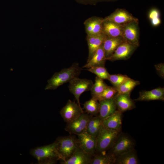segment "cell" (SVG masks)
I'll return each mask as SVG.
<instances>
[{"mask_svg": "<svg viewBox=\"0 0 164 164\" xmlns=\"http://www.w3.org/2000/svg\"><path fill=\"white\" fill-rule=\"evenodd\" d=\"M117 93L116 87L108 86L101 94L94 98L98 101L109 99L114 97Z\"/></svg>", "mask_w": 164, "mask_h": 164, "instance_id": "obj_28", "label": "cell"}, {"mask_svg": "<svg viewBox=\"0 0 164 164\" xmlns=\"http://www.w3.org/2000/svg\"><path fill=\"white\" fill-rule=\"evenodd\" d=\"M83 112L81 106L69 99L61 110L60 114L64 121L68 124L77 118Z\"/></svg>", "mask_w": 164, "mask_h": 164, "instance_id": "obj_7", "label": "cell"}, {"mask_svg": "<svg viewBox=\"0 0 164 164\" xmlns=\"http://www.w3.org/2000/svg\"><path fill=\"white\" fill-rule=\"evenodd\" d=\"M108 86L103 80L96 76L95 83L91 91L92 97L95 98L101 94Z\"/></svg>", "mask_w": 164, "mask_h": 164, "instance_id": "obj_27", "label": "cell"}, {"mask_svg": "<svg viewBox=\"0 0 164 164\" xmlns=\"http://www.w3.org/2000/svg\"><path fill=\"white\" fill-rule=\"evenodd\" d=\"M83 105L84 108L87 114L93 116L98 115L100 104L96 99L92 97L90 100L86 101Z\"/></svg>", "mask_w": 164, "mask_h": 164, "instance_id": "obj_26", "label": "cell"}, {"mask_svg": "<svg viewBox=\"0 0 164 164\" xmlns=\"http://www.w3.org/2000/svg\"><path fill=\"white\" fill-rule=\"evenodd\" d=\"M127 75L121 74H110L108 80L114 87H116L130 79Z\"/></svg>", "mask_w": 164, "mask_h": 164, "instance_id": "obj_29", "label": "cell"}, {"mask_svg": "<svg viewBox=\"0 0 164 164\" xmlns=\"http://www.w3.org/2000/svg\"><path fill=\"white\" fill-rule=\"evenodd\" d=\"M138 46L124 41L116 48L113 53L106 60L114 61L126 60L132 55Z\"/></svg>", "mask_w": 164, "mask_h": 164, "instance_id": "obj_9", "label": "cell"}, {"mask_svg": "<svg viewBox=\"0 0 164 164\" xmlns=\"http://www.w3.org/2000/svg\"><path fill=\"white\" fill-rule=\"evenodd\" d=\"M57 151L63 161L69 159L80 146L78 139L74 135L60 136L55 141Z\"/></svg>", "mask_w": 164, "mask_h": 164, "instance_id": "obj_3", "label": "cell"}, {"mask_svg": "<svg viewBox=\"0 0 164 164\" xmlns=\"http://www.w3.org/2000/svg\"><path fill=\"white\" fill-rule=\"evenodd\" d=\"M138 22H133L123 25L122 38L125 41L138 46Z\"/></svg>", "mask_w": 164, "mask_h": 164, "instance_id": "obj_11", "label": "cell"}, {"mask_svg": "<svg viewBox=\"0 0 164 164\" xmlns=\"http://www.w3.org/2000/svg\"><path fill=\"white\" fill-rule=\"evenodd\" d=\"M30 153L40 164H55L58 160L62 161L55 141L49 145L32 149Z\"/></svg>", "mask_w": 164, "mask_h": 164, "instance_id": "obj_2", "label": "cell"}, {"mask_svg": "<svg viewBox=\"0 0 164 164\" xmlns=\"http://www.w3.org/2000/svg\"><path fill=\"white\" fill-rule=\"evenodd\" d=\"M135 143L128 134L120 132L112 147L108 152L116 158L119 155L134 149Z\"/></svg>", "mask_w": 164, "mask_h": 164, "instance_id": "obj_5", "label": "cell"}, {"mask_svg": "<svg viewBox=\"0 0 164 164\" xmlns=\"http://www.w3.org/2000/svg\"><path fill=\"white\" fill-rule=\"evenodd\" d=\"M115 157L107 152L96 153L92 157L91 164H114Z\"/></svg>", "mask_w": 164, "mask_h": 164, "instance_id": "obj_24", "label": "cell"}, {"mask_svg": "<svg viewBox=\"0 0 164 164\" xmlns=\"http://www.w3.org/2000/svg\"><path fill=\"white\" fill-rule=\"evenodd\" d=\"M130 94H116L114 97L117 109L124 112L136 107L133 100L130 97Z\"/></svg>", "mask_w": 164, "mask_h": 164, "instance_id": "obj_17", "label": "cell"}, {"mask_svg": "<svg viewBox=\"0 0 164 164\" xmlns=\"http://www.w3.org/2000/svg\"><path fill=\"white\" fill-rule=\"evenodd\" d=\"M91 115L84 112L75 120L67 124L65 130L70 134L77 135L86 132Z\"/></svg>", "mask_w": 164, "mask_h": 164, "instance_id": "obj_8", "label": "cell"}, {"mask_svg": "<svg viewBox=\"0 0 164 164\" xmlns=\"http://www.w3.org/2000/svg\"><path fill=\"white\" fill-rule=\"evenodd\" d=\"M139 163L136 151L134 149L116 157L114 164H138Z\"/></svg>", "mask_w": 164, "mask_h": 164, "instance_id": "obj_22", "label": "cell"}, {"mask_svg": "<svg viewBox=\"0 0 164 164\" xmlns=\"http://www.w3.org/2000/svg\"><path fill=\"white\" fill-rule=\"evenodd\" d=\"M93 155L84 150L80 146L73 155L67 160L61 161L62 164H91Z\"/></svg>", "mask_w": 164, "mask_h": 164, "instance_id": "obj_13", "label": "cell"}, {"mask_svg": "<svg viewBox=\"0 0 164 164\" xmlns=\"http://www.w3.org/2000/svg\"><path fill=\"white\" fill-rule=\"evenodd\" d=\"M80 147L85 152L93 156L96 152V137L86 132L77 135Z\"/></svg>", "mask_w": 164, "mask_h": 164, "instance_id": "obj_12", "label": "cell"}, {"mask_svg": "<svg viewBox=\"0 0 164 164\" xmlns=\"http://www.w3.org/2000/svg\"><path fill=\"white\" fill-rule=\"evenodd\" d=\"M155 68L158 74L162 78L164 77V64L161 63L155 65Z\"/></svg>", "mask_w": 164, "mask_h": 164, "instance_id": "obj_33", "label": "cell"}, {"mask_svg": "<svg viewBox=\"0 0 164 164\" xmlns=\"http://www.w3.org/2000/svg\"><path fill=\"white\" fill-rule=\"evenodd\" d=\"M99 102V116L102 120L111 115L117 110L114 97Z\"/></svg>", "mask_w": 164, "mask_h": 164, "instance_id": "obj_18", "label": "cell"}, {"mask_svg": "<svg viewBox=\"0 0 164 164\" xmlns=\"http://www.w3.org/2000/svg\"><path fill=\"white\" fill-rule=\"evenodd\" d=\"M124 41L121 37H112L106 36L103 43L106 59L110 56L118 47Z\"/></svg>", "mask_w": 164, "mask_h": 164, "instance_id": "obj_20", "label": "cell"}, {"mask_svg": "<svg viewBox=\"0 0 164 164\" xmlns=\"http://www.w3.org/2000/svg\"><path fill=\"white\" fill-rule=\"evenodd\" d=\"M122 113L118 109L112 114L102 120L103 126L108 129L121 132Z\"/></svg>", "mask_w": 164, "mask_h": 164, "instance_id": "obj_15", "label": "cell"}, {"mask_svg": "<svg viewBox=\"0 0 164 164\" xmlns=\"http://www.w3.org/2000/svg\"><path fill=\"white\" fill-rule=\"evenodd\" d=\"M69 83L68 88L70 91L74 95L77 104L81 106L80 97L83 93L91 91L94 84L93 82L91 80L77 77Z\"/></svg>", "mask_w": 164, "mask_h": 164, "instance_id": "obj_6", "label": "cell"}, {"mask_svg": "<svg viewBox=\"0 0 164 164\" xmlns=\"http://www.w3.org/2000/svg\"><path fill=\"white\" fill-rule=\"evenodd\" d=\"M121 132L108 129L103 125L96 136V153L107 151L112 147Z\"/></svg>", "mask_w": 164, "mask_h": 164, "instance_id": "obj_4", "label": "cell"}, {"mask_svg": "<svg viewBox=\"0 0 164 164\" xmlns=\"http://www.w3.org/2000/svg\"><path fill=\"white\" fill-rule=\"evenodd\" d=\"M150 21L152 25L154 26H159L161 23V20L160 18L155 19Z\"/></svg>", "mask_w": 164, "mask_h": 164, "instance_id": "obj_34", "label": "cell"}, {"mask_svg": "<svg viewBox=\"0 0 164 164\" xmlns=\"http://www.w3.org/2000/svg\"><path fill=\"white\" fill-rule=\"evenodd\" d=\"M91 19L92 29L91 35L103 33V19L93 17L91 18Z\"/></svg>", "mask_w": 164, "mask_h": 164, "instance_id": "obj_31", "label": "cell"}, {"mask_svg": "<svg viewBox=\"0 0 164 164\" xmlns=\"http://www.w3.org/2000/svg\"><path fill=\"white\" fill-rule=\"evenodd\" d=\"M104 21H110L124 25L127 23L135 22H138V19L124 9H118L103 19Z\"/></svg>", "mask_w": 164, "mask_h": 164, "instance_id": "obj_10", "label": "cell"}, {"mask_svg": "<svg viewBox=\"0 0 164 164\" xmlns=\"http://www.w3.org/2000/svg\"><path fill=\"white\" fill-rule=\"evenodd\" d=\"M87 70L103 80H108L110 75L104 67H93L87 69Z\"/></svg>", "mask_w": 164, "mask_h": 164, "instance_id": "obj_30", "label": "cell"}, {"mask_svg": "<svg viewBox=\"0 0 164 164\" xmlns=\"http://www.w3.org/2000/svg\"><path fill=\"white\" fill-rule=\"evenodd\" d=\"M160 14L159 11L156 8L152 9L149 12V18L150 20L160 18Z\"/></svg>", "mask_w": 164, "mask_h": 164, "instance_id": "obj_32", "label": "cell"}, {"mask_svg": "<svg viewBox=\"0 0 164 164\" xmlns=\"http://www.w3.org/2000/svg\"><path fill=\"white\" fill-rule=\"evenodd\" d=\"M102 120L98 115H91L86 132L89 134L96 137L102 126Z\"/></svg>", "mask_w": 164, "mask_h": 164, "instance_id": "obj_23", "label": "cell"}, {"mask_svg": "<svg viewBox=\"0 0 164 164\" xmlns=\"http://www.w3.org/2000/svg\"><path fill=\"white\" fill-rule=\"evenodd\" d=\"M106 60L103 44L100 46L95 52L90 60L82 68H89L96 67H104Z\"/></svg>", "mask_w": 164, "mask_h": 164, "instance_id": "obj_19", "label": "cell"}, {"mask_svg": "<svg viewBox=\"0 0 164 164\" xmlns=\"http://www.w3.org/2000/svg\"><path fill=\"white\" fill-rule=\"evenodd\" d=\"M82 68L78 63H75L69 67L64 68L60 71L55 73L47 81L45 90H55L64 84L69 82L74 78L78 77Z\"/></svg>", "mask_w": 164, "mask_h": 164, "instance_id": "obj_1", "label": "cell"}, {"mask_svg": "<svg viewBox=\"0 0 164 164\" xmlns=\"http://www.w3.org/2000/svg\"><path fill=\"white\" fill-rule=\"evenodd\" d=\"M106 36L103 33L87 35V40L88 48V56L87 62L90 60L96 51L103 44Z\"/></svg>", "mask_w": 164, "mask_h": 164, "instance_id": "obj_16", "label": "cell"}, {"mask_svg": "<svg viewBox=\"0 0 164 164\" xmlns=\"http://www.w3.org/2000/svg\"><path fill=\"white\" fill-rule=\"evenodd\" d=\"M133 100L135 101H164V88L158 87L150 91H140L138 97Z\"/></svg>", "mask_w": 164, "mask_h": 164, "instance_id": "obj_14", "label": "cell"}, {"mask_svg": "<svg viewBox=\"0 0 164 164\" xmlns=\"http://www.w3.org/2000/svg\"><path fill=\"white\" fill-rule=\"evenodd\" d=\"M140 82L130 78L120 86L116 87L117 91L116 94H130L137 86L140 84Z\"/></svg>", "mask_w": 164, "mask_h": 164, "instance_id": "obj_25", "label": "cell"}, {"mask_svg": "<svg viewBox=\"0 0 164 164\" xmlns=\"http://www.w3.org/2000/svg\"><path fill=\"white\" fill-rule=\"evenodd\" d=\"M123 27V25L110 21H104L103 33L108 37L122 38Z\"/></svg>", "mask_w": 164, "mask_h": 164, "instance_id": "obj_21", "label": "cell"}]
</instances>
